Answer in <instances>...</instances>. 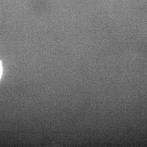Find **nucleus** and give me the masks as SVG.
I'll list each match as a JSON object with an SVG mask.
<instances>
[{
    "label": "nucleus",
    "mask_w": 147,
    "mask_h": 147,
    "mask_svg": "<svg viewBox=\"0 0 147 147\" xmlns=\"http://www.w3.org/2000/svg\"><path fill=\"white\" fill-rule=\"evenodd\" d=\"M3 75V63L2 61L0 59V81L2 78Z\"/></svg>",
    "instance_id": "f257e3e1"
}]
</instances>
